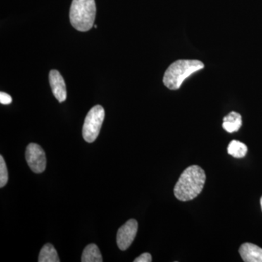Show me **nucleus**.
Masks as SVG:
<instances>
[{
    "mask_svg": "<svg viewBox=\"0 0 262 262\" xmlns=\"http://www.w3.org/2000/svg\"><path fill=\"white\" fill-rule=\"evenodd\" d=\"M206 176L204 170L198 165H191L182 172L174 187V195L179 201H192L204 187Z\"/></svg>",
    "mask_w": 262,
    "mask_h": 262,
    "instance_id": "1",
    "label": "nucleus"
},
{
    "mask_svg": "<svg viewBox=\"0 0 262 262\" xmlns=\"http://www.w3.org/2000/svg\"><path fill=\"white\" fill-rule=\"evenodd\" d=\"M204 68V63L199 60H177L171 63L163 76V83L165 87L172 91L180 89L184 80Z\"/></svg>",
    "mask_w": 262,
    "mask_h": 262,
    "instance_id": "2",
    "label": "nucleus"
},
{
    "mask_svg": "<svg viewBox=\"0 0 262 262\" xmlns=\"http://www.w3.org/2000/svg\"><path fill=\"white\" fill-rule=\"evenodd\" d=\"M96 6L95 0H73L71 5L70 18L74 28L88 32L94 27Z\"/></svg>",
    "mask_w": 262,
    "mask_h": 262,
    "instance_id": "3",
    "label": "nucleus"
},
{
    "mask_svg": "<svg viewBox=\"0 0 262 262\" xmlns=\"http://www.w3.org/2000/svg\"><path fill=\"white\" fill-rule=\"evenodd\" d=\"M104 117V110L100 105H96L90 110L82 127V136L84 141L93 143L97 139Z\"/></svg>",
    "mask_w": 262,
    "mask_h": 262,
    "instance_id": "4",
    "label": "nucleus"
},
{
    "mask_svg": "<svg viewBox=\"0 0 262 262\" xmlns=\"http://www.w3.org/2000/svg\"><path fill=\"white\" fill-rule=\"evenodd\" d=\"M26 160L34 173H41L46 170V153L38 144L34 143L29 144L26 150Z\"/></svg>",
    "mask_w": 262,
    "mask_h": 262,
    "instance_id": "5",
    "label": "nucleus"
},
{
    "mask_svg": "<svg viewBox=\"0 0 262 262\" xmlns=\"http://www.w3.org/2000/svg\"><path fill=\"white\" fill-rule=\"evenodd\" d=\"M138 232V222L135 220L127 221L125 225L118 229L117 234V244L122 251L130 247L135 239Z\"/></svg>",
    "mask_w": 262,
    "mask_h": 262,
    "instance_id": "6",
    "label": "nucleus"
},
{
    "mask_svg": "<svg viewBox=\"0 0 262 262\" xmlns=\"http://www.w3.org/2000/svg\"><path fill=\"white\" fill-rule=\"evenodd\" d=\"M49 81L52 92L55 97L60 103L63 102L67 99V87L60 72L57 70H51L50 72Z\"/></svg>",
    "mask_w": 262,
    "mask_h": 262,
    "instance_id": "7",
    "label": "nucleus"
},
{
    "mask_svg": "<svg viewBox=\"0 0 262 262\" xmlns=\"http://www.w3.org/2000/svg\"><path fill=\"white\" fill-rule=\"evenodd\" d=\"M239 253L245 262H262V248L246 243L241 246Z\"/></svg>",
    "mask_w": 262,
    "mask_h": 262,
    "instance_id": "8",
    "label": "nucleus"
},
{
    "mask_svg": "<svg viewBox=\"0 0 262 262\" xmlns=\"http://www.w3.org/2000/svg\"><path fill=\"white\" fill-rule=\"evenodd\" d=\"M242 117L239 113L231 112L224 117L222 127L227 132H236L242 126Z\"/></svg>",
    "mask_w": 262,
    "mask_h": 262,
    "instance_id": "9",
    "label": "nucleus"
},
{
    "mask_svg": "<svg viewBox=\"0 0 262 262\" xmlns=\"http://www.w3.org/2000/svg\"><path fill=\"white\" fill-rule=\"evenodd\" d=\"M82 262H102L103 258L99 248L96 244H90L84 248L82 253Z\"/></svg>",
    "mask_w": 262,
    "mask_h": 262,
    "instance_id": "10",
    "label": "nucleus"
},
{
    "mask_svg": "<svg viewBox=\"0 0 262 262\" xmlns=\"http://www.w3.org/2000/svg\"><path fill=\"white\" fill-rule=\"evenodd\" d=\"M39 262H59L60 259L58 257V253H57L56 248L51 244H47L43 246L39 253Z\"/></svg>",
    "mask_w": 262,
    "mask_h": 262,
    "instance_id": "11",
    "label": "nucleus"
},
{
    "mask_svg": "<svg viewBox=\"0 0 262 262\" xmlns=\"http://www.w3.org/2000/svg\"><path fill=\"white\" fill-rule=\"evenodd\" d=\"M227 151L234 158H243L248 152V147L244 143L233 140L229 143Z\"/></svg>",
    "mask_w": 262,
    "mask_h": 262,
    "instance_id": "12",
    "label": "nucleus"
},
{
    "mask_svg": "<svg viewBox=\"0 0 262 262\" xmlns=\"http://www.w3.org/2000/svg\"><path fill=\"white\" fill-rule=\"evenodd\" d=\"M8 181V171L4 158L0 156V187L3 188L6 185Z\"/></svg>",
    "mask_w": 262,
    "mask_h": 262,
    "instance_id": "13",
    "label": "nucleus"
},
{
    "mask_svg": "<svg viewBox=\"0 0 262 262\" xmlns=\"http://www.w3.org/2000/svg\"><path fill=\"white\" fill-rule=\"evenodd\" d=\"M0 103L2 104L8 105L12 103V98L9 94L6 93H0Z\"/></svg>",
    "mask_w": 262,
    "mask_h": 262,
    "instance_id": "14",
    "label": "nucleus"
},
{
    "mask_svg": "<svg viewBox=\"0 0 262 262\" xmlns=\"http://www.w3.org/2000/svg\"><path fill=\"white\" fill-rule=\"evenodd\" d=\"M134 262H151V256L149 253H142L141 256L136 258Z\"/></svg>",
    "mask_w": 262,
    "mask_h": 262,
    "instance_id": "15",
    "label": "nucleus"
},
{
    "mask_svg": "<svg viewBox=\"0 0 262 262\" xmlns=\"http://www.w3.org/2000/svg\"><path fill=\"white\" fill-rule=\"evenodd\" d=\"M260 203H261V211H262V196L261 200H260Z\"/></svg>",
    "mask_w": 262,
    "mask_h": 262,
    "instance_id": "16",
    "label": "nucleus"
}]
</instances>
